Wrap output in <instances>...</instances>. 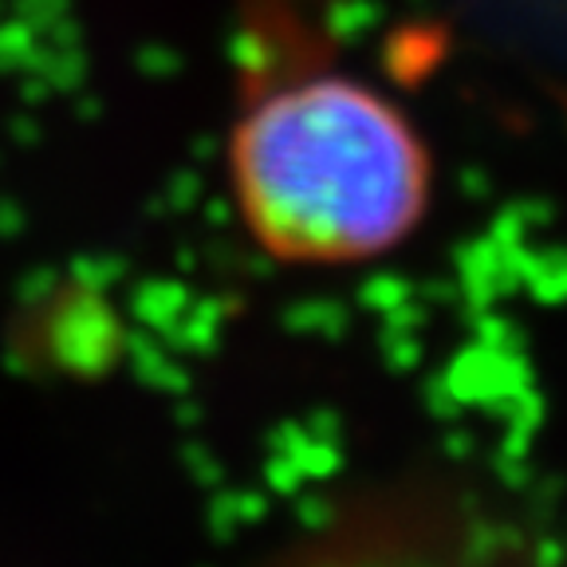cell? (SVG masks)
Listing matches in <instances>:
<instances>
[{
  "label": "cell",
  "instance_id": "1",
  "mask_svg": "<svg viewBox=\"0 0 567 567\" xmlns=\"http://www.w3.org/2000/svg\"><path fill=\"white\" fill-rule=\"evenodd\" d=\"M229 174L252 240L288 265L382 257L430 205V154L410 118L339 75L260 99L233 134Z\"/></svg>",
  "mask_w": 567,
  "mask_h": 567
}]
</instances>
